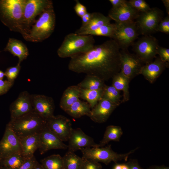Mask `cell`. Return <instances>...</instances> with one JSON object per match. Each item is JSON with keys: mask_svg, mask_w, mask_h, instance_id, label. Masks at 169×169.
Masks as SVG:
<instances>
[{"mask_svg": "<svg viewBox=\"0 0 169 169\" xmlns=\"http://www.w3.org/2000/svg\"><path fill=\"white\" fill-rule=\"evenodd\" d=\"M4 76V73L0 70V80H3Z\"/></svg>", "mask_w": 169, "mask_h": 169, "instance_id": "obj_51", "label": "cell"}, {"mask_svg": "<svg viewBox=\"0 0 169 169\" xmlns=\"http://www.w3.org/2000/svg\"><path fill=\"white\" fill-rule=\"evenodd\" d=\"M68 141V151L73 152L83 148L100 147L99 144L80 128H73Z\"/></svg>", "mask_w": 169, "mask_h": 169, "instance_id": "obj_16", "label": "cell"}, {"mask_svg": "<svg viewBox=\"0 0 169 169\" xmlns=\"http://www.w3.org/2000/svg\"><path fill=\"white\" fill-rule=\"evenodd\" d=\"M0 169H8L5 167L0 166Z\"/></svg>", "mask_w": 169, "mask_h": 169, "instance_id": "obj_52", "label": "cell"}, {"mask_svg": "<svg viewBox=\"0 0 169 169\" xmlns=\"http://www.w3.org/2000/svg\"><path fill=\"white\" fill-rule=\"evenodd\" d=\"M18 138L21 153L24 159H29L34 156V153L39 147L38 133Z\"/></svg>", "mask_w": 169, "mask_h": 169, "instance_id": "obj_21", "label": "cell"}, {"mask_svg": "<svg viewBox=\"0 0 169 169\" xmlns=\"http://www.w3.org/2000/svg\"><path fill=\"white\" fill-rule=\"evenodd\" d=\"M39 146L41 154L51 149L66 150L68 145L64 144L57 136L46 125L38 133Z\"/></svg>", "mask_w": 169, "mask_h": 169, "instance_id": "obj_13", "label": "cell"}, {"mask_svg": "<svg viewBox=\"0 0 169 169\" xmlns=\"http://www.w3.org/2000/svg\"><path fill=\"white\" fill-rule=\"evenodd\" d=\"M25 160L21 153H16L0 161V166L8 169H17Z\"/></svg>", "mask_w": 169, "mask_h": 169, "instance_id": "obj_32", "label": "cell"}, {"mask_svg": "<svg viewBox=\"0 0 169 169\" xmlns=\"http://www.w3.org/2000/svg\"><path fill=\"white\" fill-rule=\"evenodd\" d=\"M44 169H64L63 157L59 154H54L40 160Z\"/></svg>", "mask_w": 169, "mask_h": 169, "instance_id": "obj_31", "label": "cell"}, {"mask_svg": "<svg viewBox=\"0 0 169 169\" xmlns=\"http://www.w3.org/2000/svg\"><path fill=\"white\" fill-rule=\"evenodd\" d=\"M1 51H0V53Z\"/></svg>", "mask_w": 169, "mask_h": 169, "instance_id": "obj_53", "label": "cell"}, {"mask_svg": "<svg viewBox=\"0 0 169 169\" xmlns=\"http://www.w3.org/2000/svg\"><path fill=\"white\" fill-rule=\"evenodd\" d=\"M120 50L117 43L111 39L95 45L85 53L71 57L68 69L77 73L94 75L107 81L120 71Z\"/></svg>", "mask_w": 169, "mask_h": 169, "instance_id": "obj_1", "label": "cell"}, {"mask_svg": "<svg viewBox=\"0 0 169 169\" xmlns=\"http://www.w3.org/2000/svg\"><path fill=\"white\" fill-rule=\"evenodd\" d=\"M76 4L74 6V10L77 15L81 17L87 12L85 6L81 3L79 0H75Z\"/></svg>", "mask_w": 169, "mask_h": 169, "instance_id": "obj_42", "label": "cell"}, {"mask_svg": "<svg viewBox=\"0 0 169 169\" xmlns=\"http://www.w3.org/2000/svg\"><path fill=\"white\" fill-rule=\"evenodd\" d=\"M14 82L0 80V95L6 94L12 87Z\"/></svg>", "mask_w": 169, "mask_h": 169, "instance_id": "obj_40", "label": "cell"}, {"mask_svg": "<svg viewBox=\"0 0 169 169\" xmlns=\"http://www.w3.org/2000/svg\"><path fill=\"white\" fill-rule=\"evenodd\" d=\"M127 164L129 169H143L139 165L137 161L135 160H131Z\"/></svg>", "mask_w": 169, "mask_h": 169, "instance_id": "obj_45", "label": "cell"}, {"mask_svg": "<svg viewBox=\"0 0 169 169\" xmlns=\"http://www.w3.org/2000/svg\"><path fill=\"white\" fill-rule=\"evenodd\" d=\"M91 107L87 102L79 99L74 103L65 112L71 116L75 118L84 116H89Z\"/></svg>", "mask_w": 169, "mask_h": 169, "instance_id": "obj_26", "label": "cell"}, {"mask_svg": "<svg viewBox=\"0 0 169 169\" xmlns=\"http://www.w3.org/2000/svg\"><path fill=\"white\" fill-rule=\"evenodd\" d=\"M92 16L88 23L77 30L75 33L79 35H85L88 32L95 30L100 26L110 23L111 19L99 12L92 13Z\"/></svg>", "mask_w": 169, "mask_h": 169, "instance_id": "obj_22", "label": "cell"}, {"mask_svg": "<svg viewBox=\"0 0 169 169\" xmlns=\"http://www.w3.org/2000/svg\"><path fill=\"white\" fill-rule=\"evenodd\" d=\"M4 51L10 52L14 56L17 57L18 63L20 64L26 59L29 55L27 47L22 41L12 38H9Z\"/></svg>", "mask_w": 169, "mask_h": 169, "instance_id": "obj_23", "label": "cell"}, {"mask_svg": "<svg viewBox=\"0 0 169 169\" xmlns=\"http://www.w3.org/2000/svg\"><path fill=\"white\" fill-rule=\"evenodd\" d=\"M158 31L169 33V15L163 18L160 22L156 29V32Z\"/></svg>", "mask_w": 169, "mask_h": 169, "instance_id": "obj_38", "label": "cell"}, {"mask_svg": "<svg viewBox=\"0 0 169 169\" xmlns=\"http://www.w3.org/2000/svg\"><path fill=\"white\" fill-rule=\"evenodd\" d=\"M120 91L112 85H106L103 89L102 98L107 100L118 106L122 103L121 100V95Z\"/></svg>", "mask_w": 169, "mask_h": 169, "instance_id": "obj_33", "label": "cell"}, {"mask_svg": "<svg viewBox=\"0 0 169 169\" xmlns=\"http://www.w3.org/2000/svg\"><path fill=\"white\" fill-rule=\"evenodd\" d=\"M47 127L62 141H68L73 129L70 120L61 115L54 116L46 120Z\"/></svg>", "mask_w": 169, "mask_h": 169, "instance_id": "obj_12", "label": "cell"}, {"mask_svg": "<svg viewBox=\"0 0 169 169\" xmlns=\"http://www.w3.org/2000/svg\"><path fill=\"white\" fill-rule=\"evenodd\" d=\"M109 1L112 5V8H116L125 3L127 1L125 0H109Z\"/></svg>", "mask_w": 169, "mask_h": 169, "instance_id": "obj_44", "label": "cell"}, {"mask_svg": "<svg viewBox=\"0 0 169 169\" xmlns=\"http://www.w3.org/2000/svg\"><path fill=\"white\" fill-rule=\"evenodd\" d=\"M169 66V63L163 62L159 57L145 64L142 67L140 74L150 83H153L165 69Z\"/></svg>", "mask_w": 169, "mask_h": 169, "instance_id": "obj_20", "label": "cell"}, {"mask_svg": "<svg viewBox=\"0 0 169 169\" xmlns=\"http://www.w3.org/2000/svg\"><path fill=\"white\" fill-rule=\"evenodd\" d=\"M95 40L92 36L70 33L65 37L57 53L60 58H70L90 50L95 45Z\"/></svg>", "mask_w": 169, "mask_h": 169, "instance_id": "obj_3", "label": "cell"}, {"mask_svg": "<svg viewBox=\"0 0 169 169\" xmlns=\"http://www.w3.org/2000/svg\"><path fill=\"white\" fill-rule=\"evenodd\" d=\"M31 97L34 112L46 120L54 116L55 105L52 97L40 94H32Z\"/></svg>", "mask_w": 169, "mask_h": 169, "instance_id": "obj_14", "label": "cell"}, {"mask_svg": "<svg viewBox=\"0 0 169 169\" xmlns=\"http://www.w3.org/2000/svg\"><path fill=\"white\" fill-rule=\"evenodd\" d=\"M81 88L77 85L67 87L64 91L59 103L60 108L65 112L79 99Z\"/></svg>", "mask_w": 169, "mask_h": 169, "instance_id": "obj_24", "label": "cell"}, {"mask_svg": "<svg viewBox=\"0 0 169 169\" xmlns=\"http://www.w3.org/2000/svg\"><path fill=\"white\" fill-rule=\"evenodd\" d=\"M162 1L165 7L167 15H169V0H162Z\"/></svg>", "mask_w": 169, "mask_h": 169, "instance_id": "obj_46", "label": "cell"}, {"mask_svg": "<svg viewBox=\"0 0 169 169\" xmlns=\"http://www.w3.org/2000/svg\"><path fill=\"white\" fill-rule=\"evenodd\" d=\"M105 82L96 76L87 74L84 79L77 85L83 89L100 90L103 89L105 86Z\"/></svg>", "mask_w": 169, "mask_h": 169, "instance_id": "obj_27", "label": "cell"}, {"mask_svg": "<svg viewBox=\"0 0 169 169\" xmlns=\"http://www.w3.org/2000/svg\"><path fill=\"white\" fill-rule=\"evenodd\" d=\"M103 89L94 90L81 88L80 98L86 100L92 109L102 98Z\"/></svg>", "mask_w": 169, "mask_h": 169, "instance_id": "obj_29", "label": "cell"}, {"mask_svg": "<svg viewBox=\"0 0 169 169\" xmlns=\"http://www.w3.org/2000/svg\"><path fill=\"white\" fill-rule=\"evenodd\" d=\"M26 0H0V19L12 31L20 33L28 41V35L24 30L23 22Z\"/></svg>", "mask_w": 169, "mask_h": 169, "instance_id": "obj_2", "label": "cell"}, {"mask_svg": "<svg viewBox=\"0 0 169 169\" xmlns=\"http://www.w3.org/2000/svg\"><path fill=\"white\" fill-rule=\"evenodd\" d=\"M157 54L163 62H169V49L159 46L157 50Z\"/></svg>", "mask_w": 169, "mask_h": 169, "instance_id": "obj_39", "label": "cell"}, {"mask_svg": "<svg viewBox=\"0 0 169 169\" xmlns=\"http://www.w3.org/2000/svg\"><path fill=\"white\" fill-rule=\"evenodd\" d=\"M148 169H169V168L168 167L164 166H152Z\"/></svg>", "mask_w": 169, "mask_h": 169, "instance_id": "obj_47", "label": "cell"}, {"mask_svg": "<svg viewBox=\"0 0 169 169\" xmlns=\"http://www.w3.org/2000/svg\"><path fill=\"white\" fill-rule=\"evenodd\" d=\"M53 6L49 0H26L23 12V27L28 35L30 27L35 22L36 17L46 9Z\"/></svg>", "mask_w": 169, "mask_h": 169, "instance_id": "obj_10", "label": "cell"}, {"mask_svg": "<svg viewBox=\"0 0 169 169\" xmlns=\"http://www.w3.org/2000/svg\"><path fill=\"white\" fill-rule=\"evenodd\" d=\"M83 158L80 169H102L101 164L99 162L92 160Z\"/></svg>", "mask_w": 169, "mask_h": 169, "instance_id": "obj_37", "label": "cell"}, {"mask_svg": "<svg viewBox=\"0 0 169 169\" xmlns=\"http://www.w3.org/2000/svg\"><path fill=\"white\" fill-rule=\"evenodd\" d=\"M18 153H21L19 138L6 126L3 136L0 141V161Z\"/></svg>", "mask_w": 169, "mask_h": 169, "instance_id": "obj_15", "label": "cell"}, {"mask_svg": "<svg viewBox=\"0 0 169 169\" xmlns=\"http://www.w3.org/2000/svg\"><path fill=\"white\" fill-rule=\"evenodd\" d=\"M39 15L29 31V41H42L48 38L54 30L56 18L53 6L46 9Z\"/></svg>", "mask_w": 169, "mask_h": 169, "instance_id": "obj_5", "label": "cell"}, {"mask_svg": "<svg viewBox=\"0 0 169 169\" xmlns=\"http://www.w3.org/2000/svg\"><path fill=\"white\" fill-rule=\"evenodd\" d=\"M21 68L20 64L18 63L16 66L7 68L4 74L8 80L10 81L14 82L19 74Z\"/></svg>", "mask_w": 169, "mask_h": 169, "instance_id": "obj_36", "label": "cell"}, {"mask_svg": "<svg viewBox=\"0 0 169 169\" xmlns=\"http://www.w3.org/2000/svg\"><path fill=\"white\" fill-rule=\"evenodd\" d=\"M122 164L116 163V164L114 166L113 169H121Z\"/></svg>", "mask_w": 169, "mask_h": 169, "instance_id": "obj_49", "label": "cell"}, {"mask_svg": "<svg viewBox=\"0 0 169 169\" xmlns=\"http://www.w3.org/2000/svg\"><path fill=\"white\" fill-rule=\"evenodd\" d=\"M92 13L87 12L81 18L82 21L81 26H85L88 23L92 17Z\"/></svg>", "mask_w": 169, "mask_h": 169, "instance_id": "obj_43", "label": "cell"}, {"mask_svg": "<svg viewBox=\"0 0 169 169\" xmlns=\"http://www.w3.org/2000/svg\"><path fill=\"white\" fill-rule=\"evenodd\" d=\"M38 162L34 156L25 159L24 162L17 169H32Z\"/></svg>", "mask_w": 169, "mask_h": 169, "instance_id": "obj_41", "label": "cell"}, {"mask_svg": "<svg viewBox=\"0 0 169 169\" xmlns=\"http://www.w3.org/2000/svg\"><path fill=\"white\" fill-rule=\"evenodd\" d=\"M122 164V169H129V167L126 164Z\"/></svg>", "mask_w": 169, "mask_h": 169, "instance_id": "obj_50", "label": "cell"}, {"mask_svg": "<svg viewBox=\"0 0 169 169\" xmlns=\"http://www.w3.org/2000/svg\"><path fill=\"white\" fill-rule=\"evenodd\" d=\"M135 54L145 64L156 58L159 46L158 40L151 35H143L132 45Z\"/></svg>", "mask_w": 169, "mask_h": 169, "instance_id": "obj_9", "label": "cell"}, {"mask_svg": "<svg viewBox=\"0 0 169 169\" xmlns=\"http://www.w3.org/2000/svg\"><path fill=\"white\" fill-rule=\"evenodd\" d=\"M115 30V23H110L102 25L95 30L88 32L85 35L105 36L112 39Z\"/></svg>", "mask_w": 169, "mask_h": 169, "instance_id": "obj_34", "label": "cell"}, {"mask_svg": "<svg viewBox=\"0 0 169 169\" xmlns=\"http://www.w3.org/2000/svg\"><path fill=\"white\" fill-rule=\"evenodd\" d=\"M46 125V120L33 111L10 120L6 126L19 137L38 133Z\"/></svg>", "mask_w": 169, "mask_h": 169, "instance_id": "obj_4", "label": "cell"}, {"mask_svg": "<svg viewBox=\"0 0 169 169\" xmlns=\"http://www.w3.org/2000/svg\"><path fill=\"white\" fill-rule=\"evenodd\" d=\"M123 134L121 128L119 126L110 125L107 127L102 139L99 144L100 147H102L109 141H119Z\"/></svg>", "mask_w": 169, "mask_h": 169, "instance_id": "obj_28", "label": "cell"}, {"mask_svg": "<svg viewBox=\"0 0 169 169\" xmlns=\"http://www.w3.org/2000/svg\"><path fill=\"white\" fill-rule=\"evenodd\" d=\"M164 12L157 7L140 13L135 21L140 34L151 35L156 32L158 24L164 18Z\"/></svg>", "mask_w": 169, "mask_h": 169, "instance_id": "obj_7", "label": "cell"}, {"mask_svg": "<svg viewBox=\"0 0 169 169\" xmlns=\"http://www.w3.org/2000/svg\"><path fill=\"white\" fill-rule=\"evenodd\" d=\"M136 150H132L125 154H119L112 150L111 145L105 147H86L80 149L83 157L98 162H101L106 165L112 161L116 163L122 160L126 161L129 156Z\"/></svg>", "mask_w": 169, "mask_h": 169, "instance_id": "obj_6", "label": "cell"}, {"mask_svg": "<svg viewBox=\"0 0 169 169\" xmlns=\"http://www.w3.org/2000/svg\"><path fill=\"white\" fill-rule=\"evenodd\" d=\"M128 2L140 13L146 12L151 8L149 5L144 0H130Z\"/></svg>", "mask_w": 169, "mask_h": 169, "instance_id": "obj_35", "label": "cell"}, {"mask_svg": "<svg viewBox=\"0 0 169 169\" xmlns=\"http://www.w3.org/2000/svg\"><path fill=\"white\" fill-rule=\"evenodd\" d=\"M63 157L64 169H80L83 158L68 151Z\"/></svg>", "mask_w": 169, "mask_h": 169, "instance_id": "obj_30", "label": "cell"}, {"mask_svg": "<svg viewBox=\"0 0 169 169\" xmlns=\"http://www.w3.org/2000/svg\"><path fill=\"white\" fill-rule=\"evenodd\" d=\"M32 169H44V168L41 164L38 162Z\"/></svg>", "mask_w": 169, "mask_h": 169, "instance_id": "obj_48", "label": "cell"}, {"mask_svg": "<svg viewBox=\"0 0 169 169\" xmlns=\"http://www.w3.org/2000/svg\"><path fill=\"white\" fill-rule=\"evenodd\" d=\"M112 84L118 90L123 92L122 103L127 101L129 100V83L130 81L120 71L112 78Z\"/></svg>", "mask_w": 169, "mask_h": 169, "instance_id": "obj_25", "label": "cell"}, {"mask_svg": "<svg viewBox=\"0 0 169 169\" xmlns=\"http://www.w3.org/2000/svg\"><path fill=\"white\" fill-rule=\"evenodd\" d=\"M120 71L131 81L140 74L144 64L135 54L127 49H120Z\"/></svg>", "mask_w": 169, "mask_h": 169, "instance_id": "obj_11", "label": "cell"}, {"mask_svg": "<svg viewBox=\"0 0 169 169\" xmlns=\"http://www.w3.org/2000/svg\"><path fill=\"white\" fill-rule=\"evenodd\" d=\"M139 13L127 1L119 7L112 8L109 12L108 16L115 23H125L135 21Z\"/></svg>", "mask_w": 169, "mask_h": 169, "instance_id": "obj_18", "label": "cell"}, {"mask_svg": "<svg viewBox=\"0 0 169 169\" xmlns=\"http://www.w3.org/2000/svg\"><path fill=\"white\" fill-rule=\"evenodd\" d=\"M115 30L112 39L118 44L120 49H127L140 35L135 21L115 23Z\"/></svg>", "mask_w": 169, "mask_h": 169, "instance_id": "obj_8", "label": "cell"}, {"mask_svg": "<svg viewBox=\"0 0 169 169\" xmlns=\"http://www.w3.org/2000/svg\"><path fill=\"white\" fill-rule=\"evenodd\" d=\"M31 95L26 91L22 92L11 104L9 109L11 120L33 111Z\"/></svg>", "mask_w": 169, "mask_h": 169, "instance_id": "obj_17", "label": "cell"}, {"mask_svg": "<svg viewBox=\"0 0 169 169\" xmlns=\"http://www.w3.org/2000/svg\"><path fill=\"white\" fill-rule=\"evenodd\" d=\"M117 106L109 100L102 98L92 109L89 117L95 122H105Z\"/></svg>", "mask_w": 169, "mask_h": 169, "instance_id": "obj_19", "label": "cell"}]
</instances>
